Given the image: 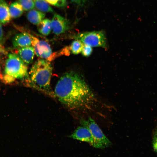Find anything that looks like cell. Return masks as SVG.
Masks as SVG:
<instances>
[{
	"instance_id": "cell-9",
	"label": "cell",
	"mask_w": 157,
	"mask_h": 157,
	"mask_svg": "<svg viewBox=\"0 0 157 157\" xmlns=\"http://www.w3.org/2000/svg\"><path fill=\"white\" fill-rule=\"evenodd\" d=\"M31 41L28 33H22L15 35L13 41V44L14 47L20 48L30 46L31 44Z\"/></svg>"
},
{
	"instance_id": "cell-21",
	"label": "cell",
	"mask_w": 157,
	"mask_h": 157,
	"mask_svg": "<svg viewBox=\"0 0 157 157\" xmlns=\"http://www.w3.org/2000/svg\"><path fill=\"white\" fill-rule=\"evenodd\" d=\"M3 36V31L0 24V43L1 42Z\"/></svg>"
},
{
	"instance_id": "cell-15",
	"label": "cell",
	"mask_w": 157,
	"mask_h": 157,
	"mask_svg": "<svg viewBox=\"0 0 157 157\" xmlns=\"http://www.w3.org/2000/svg\"><path fill=\"white\" fill-rule=\"evenodd\" d=\"M35 7L39 10L42 12H53V9L44 0H33Z\"/></svg>"
},
{
	"instance_id": "cell-19",
	"label": "cell",
	"mask_w": 157,
	"mask_h": 157,
	"mask_svg": "<svg viewBox=\"0 0 157 157\" xmlns=\"http://www.w3.org/2000/svg\"><path fill=\"white\" fill-rule=\"evenodd\" d=\"M92 51L91 47L88 45L84 44L81 52L83 56L87 57L91 54Z\"/></svg>"
},
{
	"instance_id": "cell-10",
	"label": "cell",
	"mask_w": 157,
	"mask_h": 157,
	"mask_svg": "<svg viewBox=\"0 0 157 157\" xmlns=\"http://www.w3.org/2000/svg\"><path fill=\"white\" fill-rule=\"evenodd\" d=\"M35 53L33 47L29 46L19 48L17 55L24 63L28 65L32 62Z\"/></svg>"
},
{
	"instance_id": "cell-13",
	"label": "cell",
	"mask_w": 157,
	"mask_h": 157,
	"mask_svg": "<svg viewBox=\"0 0 157 157\" xmlns=\"http://www.w3.org/2000/svg\"><path fill=\"white\" fill-rule=\"evenodd\" d=\"M37 25L38 31L44 35H48L52 30L51 20L48 19H43Z\"/></svg>"
},
{
	"instance_id": "cell-23",
	"label": "cell",
	"mask_w": 157,
	"mask_h": 157,
	"mask_svg": "<svg viewBox=\"0 0 157 157\" xmlns=\"http://www.w3.org/2000/svg\"><path fill=\"white\" fill-rule=\"evenodd\" d=\"M0 77H1V74H0Z\"/></svg>"
},
{
	"instance_id": "cell-17",
	"label": "cell",
	"mask_w": 157,
	"mask_h": 157,
	"mask_svg": "<svg viewBox=\"0 0 157 157\" xmlns=\"http://www.w3.org/2000/svg\"><path fill=\"white\" fill-rule=\"evenodd\" d=\"M22 6L24 10L29 11L34 8L35 4L33 0H17Z\"/></svg>"
},
{
	"instance_id": "cell-12",
	"label": "cell",
	"mask_w": 157,
	"mask_h": 157,
	"mask_svg": "<svg viewBox=\"0 0 157 157\" xmlns=\"http://www.w3.org/2000/svg\"><path fill=\"white\" fill-rule=\"evenodd\" d=\"M45 15L39 10L32 9L27 14L26 17L29 22L33 24L38 25L45 17Z\"/></svg>"
},
{
	"instance_id": "cell-6",
	"label": "cell",
	"mask_w": 157,
	"mask_h": 157,
	"mask_svg": "<svg viewBox=\"0 0 157 157\" xmlns=\"http://www.w3.org/2000/svg\"><path fill=\"white\" fill-rule=\"evenodd\" d=\"M31 39V44L36 55L42 58L50 59L52 55L51 48L45 41L40 40L28 33Z\"/></svg>"
},
{
	"instance_id": "cell-24",
	"label": "cell",
	"mask_w": 157,
	"mask_h": 157,
	"mask_svg": "<svg viewBox=\"0 0 157 157\" xmlns=\"http://www.w3.org/2000/svg\"><path fill=\"white\" fill-rule=\"evenodd\" d=\"M1 51V50H0V51Z\"/></svg>"
},
{
	"instance_id": "cell-5",
	"label": "cell",
	"mask_w": 157,
	"mask_h": 157,
	"mask_svg": "<svg viewBox=\"0 0 157 157\" xmlns=\"http://www.w3.org/2000/svg\"><path fill=\"white\" fill-rule=\"evenodd\" d=\"M73 38L80 40L84 44L91 47H101L107 48L106 39L104 33L102 31H93L79 33L72 37Z\"/></svg>"
},
{
	"instance_id": "cell-3",
	"label": "cell",
	"mask_w": 157,
	"mask_h": 157,
	"mask_svg": "<svg viewBox=\"0 0 157 157\" xmlns=\"http://www.w3.org/2000/svg\"><path fill=\"white\" fill-rule=\"evenodd\" d=\"M28 74L26 65L17 54L10 53L8 56L5 65L3 79L8 83L15 80L26 79Z\"/></svg>"
},
{
	"instance_id": "cell-22",
	"label": "cell",
	"mask_w": 157,
	"mask_h": 157,
	"mask_svg": "<svg viewBox=\"0 0 157 157\" xmlns=\"http://www.w3.org/2000/svg\"><path fill=\"white\" fill-rule=\"evenodd\" d=\"M76 3H80L83 2L84 0H70Z\"/></svg>"
},
{
	"instance_id": "cell-20",
	"label": "cell",
	"mask_w": 157,
	"mask_h": 157,
	"mask_svg": "<svg viewBox=\"0 0 157 157\" xmlns=\"http://www.w3.org/2000/svg\"><path fill=\"white\" fill-rule=\"evenodd\" d=\"M153 145L154 150L157 153V135L154 138Z\"/></svg>"
},
{
	"instance_id": "cell-18",
	"label": "cell",
	"mask_w": 157,
	"mask_h": 157,
	"mask_svg": "<svg viewBox=\"0 0 157 157\" xmlns=\"http://www.w3.org/2000/svg\"><path fill=\"white\" fill-rule=\"evenodd\" d=\"M48 4L53 6L62 7L66 5V0H44Z\"/></svg>"
},
{
	"instance_id": "cell-11",
	"label": "cell",
	"mask_w": 157,
	"mask_h": 157,
	"mask_svg": "<svg viewBox=\"0 0 157 157\" xmlns=\"http://www.w3.org/2000/svg\"><path fill=\"white\" fill-rule=\"evenodd\" d=\"M9 8L5 0H0V23L5 24L10 21Z\"/></svg>"
},
{
	"instance_id": "cell-1",
	"label": "cell",
	"mask_w": 157,
	"mask_h": 157,
	"mask_svg": "<svg viewBox=\"0 0 157 157\" xmlns=\"http://www.w3.org/2000/svg\"><path fill=\"white\" fill-rule=\"evenodd\" d=\"M54 91L61 103L74 110L89 108L94 99L84 79L73 71L67 72L61 77L56 85Z\"/></svg>"
},
{
	"instance_id": "cell-14",
	"label": "cell",
	"mask_w": 157,
	"mask_h": 157,
	"mask_svg": "<svg viewBox=\"0 0 157 157\" xmlns=\"http://www.w3.org/2000/svg\"><path fill=\"white\" fill-rule=\"evenodd\" d=\"M9 8L11 17L13 18L20 17L24 12L22 6L17 1L11 3Z\"/></svg>"
},
{
	"instance_id": "cell-2",
	"label": "cell",
	"mask_w": 157,
	"mask_h": 157,
	"mask_svg": "<svg viewBox=\"0 0 157 157\" xmlns=\"http://www.w3.org/2000/svg\"><path fill=\"white\" fill-rule=\"evenodd\" d=\"M52 68L46 59H40L33 65L26 79L27 84L38 90L50 93V85Z\"/></svg>"
},
{
	"instance_id": "cell-8",
	"label": "cell",
	"mask_w": 157,
	"mask_h": 157,
	"mask_svg": "<svg viewBox=\"0 0 157 157\" xmlns=\"http://www.w3.org/2000/svg\"><path fill=\"white\" fill-rule=\"evenodd\" d=\"M69 137L73 139L86 142L93 147L94 141L89 130L83 126L78 127Z\"/></svg>"
},
{
	"instance_id": "cell-16",
	"label": "cell",
	"mask_w": 157,
	"mask_h": 157,
	"mask_svg": "<svg viewBox=\"0 0 157 157\" xmlns=\"http://www.w3.org/2000/svg\"><path fill=\"white\" fill-rule=\"evenodd\" d=\"M84 44L80 40H75L72 43L70 47V50L72 53L77 54L82 50Z\"/></svg>"
},
{
	"instance_id": "cell-7",
	"label": "cell",
	"mask_w": 157,
	"mask_h": 157,
	"mask_svg": "<svg viewBox=\"0 0 157 157\" xmlns=\"http://www.w3.org/2000/svg\"><path fill=\"white\" fill-rule=\"evenodd\" d=\"M51 23L52 30L57 35L65 32L70 28L69 23L67 20L57 14L54 15Z\"/></svg>"
},
{
	"instance_id": "cell-4",
	"label": "cell",
	"mask_w": 157,
	"mask_h": 157,
	"mask_svg": "<svg viewBox=\"0 0 157 157\" xmlns=\"http://www.w3.org/2000/svg\"><path fill=\"white\" fill-rule=\"evenodd\" d=\"M81 123L82 126L87 127L90 131L94 141L93 147L103 149L110 146L112 143L104 135L95 122L91 117L87 119H82Z\"/></svg>"
}]
</instances>
